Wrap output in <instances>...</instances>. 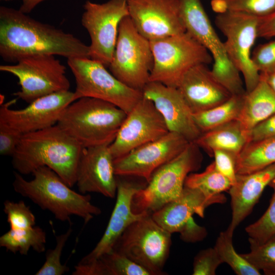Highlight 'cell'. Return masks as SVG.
Returning <instances> with one entry per match:
<instances>
[{
	"label": "cell",
	"instance_id": "cell-1",
	"mask_svg": "<svg viewBox=\"0 0 275 275\" xmlns=\"http://www.w3.org/2000/svg\"><path fill=\"white\" fill-rule=\"evenodd\" d=\"M36 54L90 58L89 46L71 34L11 8L0 7V56L9 63Z\"/></svg>",
	"mask_w": 275,
	"mask_h": 275
},
{
	"label": "cell",
	"instance_id": "cell-2",
	"mask_svg": "<svg viewBox=\"0 0 275 275\" xmlns=\"http://www.w3.org/2000/svg\"><path fill=\"white\" fill-rule=\"evenodd\" d=\"M81 146L57 124L23 134L13 155L12 164L21 175L32 174L46 166L70 187L76 184Z\"/></svg>",
	"mask_w": 275,
	"mask_h": 275
},
{
	"label": "cell",
	"instance_id": "cell-3",
	"mask_svg": "<svg viewBox=\"0 0 275 275\" xmlns=\"http://www.w3.org/2000/svg\"><path fill=\"white\" fill-rule=\"evenodd\" d=\"M14 175L12 184L15 191L41 209L48 210L59 221L71 223V216L76 215L86 224L101 213V209L91 203L89 195L72 190L48 167L37 169L31 180H26L17 172Z\"/></svg>",
	"mask_w": 275,
	"mask_h": 275
},
{
	"label": "cell",
	"instance_id": "cell-4",
	"mask_svg": "<svg viewBox=\"0 0 275 275\" xmlns=\"http://www.w3.org/2000/svg\"><path fill=\"white\" fill-rule=\"evenodd\" d=\"M127 114L110 102L81 97L64 109L57 124L82 148L110 145Z\"/></svg>",
	"mask_w": 275,
	"mask_h": 275
},
{
	"label": "cell",
	"instance_id": "cell-5",
	"mask_svg": "<svg viewBox=\"0 0 275 275\" xmlns=\"http://www.w3.org/2000/svg\"><path fill=\"white\" fill-rule=\"evenodd\" d=\"M202 160L200 148L190 142L180 154L158 168L147 184L135 193L132 201L133 212L152 214L178 198L187 176L200 169Z\"/></svg>",
	"mask_w": 275,
	"mask_h": 275
},
{
	"label": "cell",
	"instance_id": "cell-6",
	"mask_svg": "<svg viewBox=\"0 0 275 275\" xmlns=\"http://www.w3.org/2000/svg\"><path fill=\"white\" fill-rule=\"evenodd\" d=\"M179 11L185 32L203 46L212 56L211 70L215 79L231 95L246 92L240 72L232 64L224 42L215 31L201 0H178Z\"/></svg>",
	"mask_w": 275,
	"mask_h": 275
},
{
	"label": "cell",
	"instance_id": "cell-7",
	"mask_svg": "<svg viewBox=\"0 0 275 275\" xmlns=\"http://www.w3.org/2000/svg\"><path fill=\"white\" fill-rule=\"evenodd\" d=\"M150 42L154 63L149 81L177 88L189 69L213 60L210 52L186 32Z\"/></svg>",
	"mask_w": 275,
	"mask_h": 275
},
{
	"label": "cell",
	"instance_id": "cell-8",
	"mask_svg": "<svg viewBox=\"0 0 275 275\" xmlns=\"http://www.w3.org/2000/svg\"><path fill=\"white\" fill-rule=\"evenodd\" d=\"M150 42L127 16L121 21L112 61L111 73L122 83L142 91L149 82L153 66Z\"/></svg>",
	"mask_w": 275,
	"mask_h": 275
},
{
	"label": "cell",
	"instance_id": "cell-9",
	"mask_svg": "<svg viewBox=\"0 0 275 275\" xmlns=\"http://www.w3.org/2000/svg\"><path fill=\"white\" fill-rule=\"evenodd\" d=\"M171 234L157 224L149 213L126 229L114 249L151 275L163 274L171 245Z\"/></svg>",
	"mask_w": 275,
	"mask_h": 275
},
{
	"label": "cell",
	"instance_id": "cell-10",
	"mask_svg": "<svg viewBox=\"0 0 275 275\" xmlns=\"http://www.w3.org/2000/svg\"><path fill=\"white\" fill-rule=\"evenodd\" d=\"M75 79L77 99L91 97L113 103L128 113L143 97L142 91L125 85L102 63L86 58L67 59Z\"/></svg>",
	"mask_w": 275,
	"mask_h": 275
},
{
	"label": "cell",
	"instance_id": "cell-11",
	"mask_svg": "<svg viewBox=\"0 0 275 275\" xmlns=\"http://www.w3.org/2000/svg\"><path fill=\"white\" fill-rule=\"evenodd\" d=\"M66 67L52 54L21 58L15 64L2 65L0 70L15 76L20 90L13 93L28 103L53 93L69 90Z\"/></svg>",
	"mask_w": 275,
	"mask_h": 275
},
{
	"label": "cell",
	"instance_id": "cell-12",
	"mask_svg": "<svg viewBox=\"0 0 275 275\" xmlns=\"http://www.w3.org/2000/svg\"><path fill=\"white\" fill-rule=\"evenodd\" d=\"M261 18L240 12L226 11L215 18L216 27L226 37L224 42L232 64L244 78L246 92L252 90L260 79L253 64L251 49L258 37Z\"/></svg>",
	"mask_w": 275,
	"mask_h": 275
},
{
	"label": "cell",
	"instance_id": "cell-13",
	"mask_svg": "<svg viewBox=\"0 0 275 275\" xmlns=\"http://www.w3.org/2000/svg\"><path fill=\"white\" fill-rule=\"evenodd\" d=\"M81 24L88 32L90 59L108 67L113 57L122 20L128 16L127 0H109L102 4L87 1Z\"/></svg>",
	"mask_w": 275,
	"mask_h": 275
},
{
	"label": "cell",
	"instance_id": "cell-14",
	"mask_svg": "<svg viewBox=\"0 0 275 275\" xmlns=\"http://www.w3.org/2000/svg\"><path fill=\"white\" fill-rule=\"evenodd\" d=\"M189 142L181 135L169 132L114 160L116 175L138 177L147 182L160 167L180 154Z\"/></svg>",
	"mask_w": 275,
	"mask_h": 275
},
{
	"label": "cell",
	"instance_id": "cell-15",
	"mask_svg": "<svg viewBox=\"0 0 275 275\" xmlns=\"http://www.w3.org/2000/svg\"><path fill=\"white\" fill-rule=\"evenodd\" d=\"M162 116L150 100L143 96L127 114L109 149L114 159L155 141L169 132Z\"/></svg>",
	"mask_w": 275,
	"mask_h": 275
},
{
	"label": "cell",
	"instance_id": "cell-16",
	"mask_svg": "<svg viewBox=\"0 0 275 275\" xmlns=\"http://www.w3.org/2000/svg\"><path fill=\"white\" fill-rule=\"evenodd\" d=\"M77 100L74 92L60 91L40 97L23 108L13 109L16 99L1 105L0 123L25 134L57 124L64 109Z\"/></svg>",
	"mask_w": 275,
	"mask_h": 275
},
{
	"label": "cell",
	"instance_id": "cell-17",
	"mask_svg": "<svg viewBox=\"0 0 275 275\" xmlns=\"http://www.w3.org/2000/svg\"><path fill=\"white\" fill-rule=\"evenodd\" d=\"M128 16L149 41L185 32L178 0H127Z\"/></svg>",
	"mask_w": 275,
	"mask_h": 275
},
{
	"label": "cell",
	"instance_id": "cell-18",
	"mask_svg": "<svg viewBox=\"0 0 275 275\" xmlns=\"http://www.w3.org/2000/svg\"><path fill=\"white\" fill-rule=\"evenodd\" d=\"M109 145L82 148L78 161L76 184L80 193H96L110 198L117 193V178Z\"/></svg>",
	"mask_w": 275,
	"mask_h": 275
},
{
	"label": "cell",
	"instance_id": "cell-19",
	"mask_svg": "<svg viewBox=\"0 0 275 275\" xmlns=\"http://www.w3.org/2000/svg\"><path fill=\"white\" fill-rule=\"evenodd\" d=\"M142 93L143 97L152 101L169 132L178 133L189 142H194L201 135L193 112L177 88L149 81Z\"/></svg>",
	"mask_w": 275,
	"mask_h": 275
},
{
	"label": "cell",
	"instance_id": "cell-20",
	"mask_svg": "<svg viewBox=\"0 0 275 275\" xmlns=\"http://www.w3.org/2000/svg\"><path fill=\"white\" fill-rule=\"evenodd\" d=\"M116 178L117 200L106 229L95 247L79 262L92 261L112 251L126 229L149 213H135L132 209L134 195L146 184L124 179L123 176L116 175Z\"/></svg>",
	"mask_w": 275,
	"mask_h": 275
},
{
	"label": "cell",
	"instance_id": "cell-21",
	"mask_svg": "<svg viewBox=\"0 0 275 275\" xmlns=\"http://www.w3.org/2000/svg\"><path fill=\"white\" fill-rule=\"evenodd\" d=\"M226 198H210L200 190L184 186L180 196L167 203L151 214L152 217L170 233L178 232L181 236L197 224L193 216L204 217L206 208L213 204H223Z\"/></svg>",
	"mask_w": 275,
	"mask_h": 275
},
{
	"label": "cell",
	"instance_id": "cell-22",
	"mask_svg": "<svg viewBox=\"0 0 275 275\" xmlns=\"http://www.w3.org/2000/svg\"><path fill=\"white\" fill-rule=\"evenodd\" d=\"M177 89L193 114L211 108L232 96L215 79L207 65L203 64L189 69Z\"/></svg>",
	"mask_w": 275,
	"mask_h": 275
},
{
	"label": "cell",
	"instance_id": "cell-23",
	"mask_svg": "<svg viewBox=\"0 0 275 275\" xmlns=\"http://www.w3.org/2000/svg\"><path fill=\"white\" fill-rule=\"evenodd\" d=\"M275 178V163L256 171L237 174L236 180L229 189L232 218L227 229L234 232L252 212L265 187Z\"/></svg>",
	"mask_w": 275,
	"mask_h": 275
},
{
	"label": "cell",
	"instance_id": "cell-24",
	"mask_svg": "<svg viewBox=\"0 0 275 275\" xmlns=\"http://www.w3.org/2000/svg\"><path fill=\"white\" fill-rule=\"evenodd\" d=\"M275 114V92L260 77L257 86L244 95L238 120L243 129L249 131Z\"/></svg>",
	"mask_w": 275,
	"mask_h": 275
},
{
	"label": "cell",
	"instance_id": "cell-25",
	"mask_svg": "<svg viewBox=\"0 0 275 275\" xmlns=\"http://www.w3.org/2000/svg\"><path fill=\"white\" fill-rule=\"evenodd\" d=\"M249 142L248 132L235 120L203 132L194 143L212 156L214 151L219 150L237 157Z\"/></svg>",
	"mask_w": 275,
	"mask_h": 275
},
{
	"label": "cell",
	"instance_id": "cell-26",
	"mask_svg": "<svg viewBox=\"0 0 275 275\" xmlns=\"http://www.w3.org/2000/svg\"><path fill=\"white\" fill-rule=\"evenodd\" d=\"M273 163L275 136L249 143L236 158V173H250Z\"/></svg>",
	"mask_w": 275,
	"mask_h": 275
},
{
	"label": "cell",
	"instance_id": "cell-27",
	"mask_svg": "<svg viewBox=\"0 0 275 275\" xmlns=\"http://www.w3.org/2000/svg\"><path fill=\"white\" fill-rule=\"evenodd\" d=\"M244 94L232 95L219 105L193 114L194 120L202 133L237 120L242 109Z\"/></svg>",
	"mask_w": 275,
	"mask_h": 275
},
{
	"label": "cell",
	"instance_id": "cell-28",
	"mask_svg": "<svg viewBox=\"0 0 275 275\" xmlns=\"http://www.w3.org/2000/svg\"><path fill=\"white\" fill-rule=\"evenodd\" d=\"M46 242L45 232L39 226L12 230L0 237V246L14 254L27 255L31 248L38 253L44 252Z\"/></svg>",
	"mask_w": 275,
	"mask_h": 275
},
{
	"label": "cell",
	"instance_id": "cell-29",
	"mask_svg": "<svg viewBox=\"0 0 275 275\" xmlns=\"http://www.w3.org/2000/svg\"><path fill=\"white\" fill-rule=\"evenodd\" d=\"M184 186L197 188L210 198L225 197L223 192L229 190L230 181L216 168L213 161L201 173H191L186 177Z\"/></svg>",
	"mask_w": 275,
	"mask_h": 275
},
{
	"label": "cell",
	"instance_id": "cell-30",
	"mask_svg": "<svg viewBox=\"0 0 275 275\" xmlns=\"http://www.w3.org/2000/svg\"><path fill=\"white\" fill-rule=\"evenodd\" d=\"M94 275H151L146 269L113 249L92 261Z\"/></svg>",
	"mask_w": 275,
	"mask_h": 275
},
{
	"label": "cell",
	"instance_id": "cell-31",
	"mask_svg": "<svg viewBox=\"0 0 275 275\" xmlns=\"http://www.w3.org/2000/svg\"><path fill=\"white\" fill-rule=\"evenodd\" d=\"M234 232L227 229L221 232L214 248L223 263L228 264L237 275H259L260 271L235 251L233 244Z\"/></svg>",
	"mask_w": 275,
	"mask_h": 275
},
{
	"label": "cell",
	"instance_id": "cell-32",
	"mask_svg": "<svg viewBox=\"0 0 275 275\" xmlns=\"http://www.w3.org/2000/svg\"><path fill=\"white\" fill-rule=\"evenodd\" d=\"M269 186L273 194L268 207L257 221L245 228L250 243H261L275 236V178Z\"/></svg>",
	"mask_w": 275,
	"mask_h": 275
},
{
	"label": "cell",
	"instance_id": "cell-33",
	"mask_svg": "<svg viewBox=\"0 0 275 275\" xmlns=\"http://www.w3.org/2000/svg\"><path fill=\"white\" fill-rule=\"evenodd\" d=\"M250 251L241 255L255 268L275 275V236L261 243H250Z\"/></svg>",
	"mask_w": 275,
	"mask_h": 275
},
{
	"label": "cell",
	"instance_id": "cell-34",
	"mask_svg": "<svg viewBox=\"0 0 275 275\" xmlns=\"http://www.w3.org/2000/svg\"><path fill=\"white\" fill-rule=\"evenodd\" d=\"M70 227L66 232L56 236V245L54 249H49L45 254V261L35 275H62L69 270L66 265L61 262L63 250L72 234Z\"/></svg>",
	"mask_w": 275,
	"mask_h": 275
},
{
	"label": "cell",
	"instance_id": "cell-35",
	"mask_svg": "<svg viewBox=\"0 0 275 275\" xmlns=\"http://www.w3.org/2000/svg\"><path fill=\"white\" fill-rule=\"evenodd\" d=\"M4 211L7 215L10 229H28L36 224L35 215L23 201L14 202L6 200L4 203Z\"/></svg>",
	"mask_w": 275,
	"mask_h": 275
},
{
	"label": "cell",
	"instance_id": "cell-36",
	"mask_svg": "<svg viewBox=\"0 0 275 275\" xmlns=\"http://www.w3.org/2000/svg\"><path fill=\"white\" fill-rule=\"evenodd\" d=\"M227 11L263 19L275 12V0H223Z\"/></svg>",
	"mask_w": 275,
	"mask_h": 275
},
{
	"label": "cell",
	"instance_id": "cell-37",
	"mask_svg": "<svg viewBox=\"0 0 275 275\" xmlns=\"http://www.w3.org/2000/svg\"><path fill=\"white\" fill-rule=\"evenodd\" d=\"M222 263L214 247L202 250L194 258L193 274L215 275L217 268Z\"/></svg>",
	"mask_w": 275,
	"mask_h": 275
},
{
	"label": "cell",
	"instance_id": "cell-38",
	"mask_svg": "<svg viewBox=\"0 0 275 275\" xmlns=\"http://www.w3.org/2000/svg\"><path fill=\"white\" fill-rule=\"evenodd\" d=\"M253 65L260 74L275 71V40L259 45L251 56Z\"/></svg>",
	"mask_w": 275,
	"mask_h": 275
},
{
	"label": "cell",
	"instance_id": "cell-39",
	"mask_svg": "<svg viewBox=\"0 0 275 275\" xmlns=\"http://www.w3.org/2000/svg\"><path fill=\"white\" fill-rule=\"evenodd\" d=\"M212 156L216 169L231 182L232 185L236 180V160L237 156L224 150H215Z\"/></svg>",
	"mask_w": 275,
	"mask_h": 275
},
{
	"label": "cell",
	"instance_id": "cell-40",
	"mask_svg": "<svg viewBox=\"0 0 275 275\" xmlns=\"http://www.w3.org/2000/svg\"><path fill=\"white\" fill-rule=\"evenodd\" d=\"M23 134L0 123V154L12 156L14 153Z\"/></svg>",
	"mask_w": 275,
	"mask_h": 275
},
{
	"label": "cell",
	"instance_id": "cell-41",
	"mask_svg": "<svg viewBox=\"0 0 275 275\" xmlns=\"http://www.w3.org/2000/svg\"><path fill=\"white\" fill-rule=\"evenodd\" d=\"M273 136H275V114L249 131V143Z\"/></svg>",
	"mask_w": 275,
	"mask_h": 275
},
{
	"label": "cell",
	"instance_id": "cell-42",
	"mask_svg": "<svg viewBox=\"0 0 275 275\" xmlns=\"http://www.w3.org/2000/svg\"><path fill=\"white\" fill-rule=\"evenodd\" d=\"M258 37H275V12L270 16L261 19L258 30Z\"/></svg>",
	"mask_w": 275,
	"mask_h": 275
},
{
	"label": "cell",
	"instance_id": "cell-43",
	"mask_svg": "<svg viewBox=\"0 0 275 275\" xmlns=\"http://www.w3.org/2000/svg\"><path fill=\"white\" fill-rule=\"evenodd\" d=\"M22 5L19 10L22 12L28 14L31 12L36 6L45 0H21Z\"/></svg>",
	"mask_w": 275,
	"mask_h": 275
},
{
	"label": "cell",
	"instance_id": "cell-44",
	"mask_svg": "<svg viewBox=\"0 0 275 275\" xmlns=\"http://www.w3.org/2000/svg\"><path fill=\"white\" fill-rule=\"evenodd\" d=\"M260 77L264 79L269 87L275 92V71L266 74H260Z\"/></svg>",
	"mask_w": 275,
	"mask_h": 275
},
{
	"label": "cell",
	"instance_id": "cell-45",
	"mask_svg": "<svg viewBox=\"0 0 275 275\" xmlns=\"http://www.w3.org/2000/svg\"><path fill=\"white\" fill-rule=\"evenodd\" d=\"M3 1H11V0H3Z\"/></svg>",
	"mask_w": 275,
	"mask_h": 275
}]
</instances>
